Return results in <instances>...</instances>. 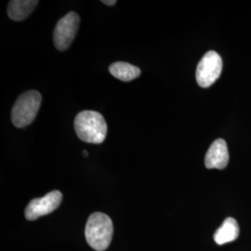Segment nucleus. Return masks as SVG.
<instances>
[{
	"label": "nucleus",
	"instance_id": "obj_5",
	"mask_svg": "<svg viewBox=\"0 0 251 251\" xmlns=\"http://www.w3.org/2000/svg\"><path fill=\"white\" fill-rule=\"evenodd\" d=\"M80 18L77 13L71 11L61 19L56 25L53 33V42L58 50H67L74 41L79 28Z\"/></svg>",
	"mask_w": 251,
	"mask_h": 251
},
{
	"label": "nucleus",
	"instance_id": "obj_8",
	"mask_svg": "<svg viewBox=\"0 0 251 251\" xmlns=\"http://www.w3.org/2000/svg\"><path fill=\"white\" fill-rule=\"evenodd\" d=\"M38 4L36 0H12L8 6V15L9 18L16 22L26 19Z\"/></svg>",
	"mask_w": 251,
	"mask_h": 251
},
{
	"label": "nucleus",
	"instance_id": "obj_4",
	"mask_svg": "<svg viewBox=\"0 0 251 251\" xmlns=\"http://www.w3.org/2000/svg\"><path fill=\"white\" fill-rule=\"evenodd\" d=\"M223 70V60L216 51H207L200 60L197 67L196 77L201 88L212 86L220 77Z\"/></svg>",
	"mask_w": 251,
	"mask_h": 251
},
{
	"label": "nucleus",
	"instance_id": "obj_12",
	"mask_svg": "<svg viewBox=\"0 0 251 251\" xmlns=\"http://www.w3.org/2000/svg\"><path fill=\"white\" fill-rule=\"evenodd\" d=\"M83 155H84V156H88V155H89V153H88L87 151H85V150H84V151H83Z\"/></svg>",
	"mask_w": 251,
	"mask_h": 251
},
{
	"label": "nucleus",
	"instance_id": "obj_6",
	"mask_svg": "<svg viewBox=\"0 0 251 251\" xmlns=\"http://www.w3.org/2000/svg\"><path fill=\"white\" fill-rule=\"evenodd\" d=\"M62 200L63 195L58 190H54L43 198L33 199L25 208V218L28 221H35L39 217L48 215L59 207Z\"/></svg>",
	"mask_w": 251,
	"mask_h": 251
},
{
	"label": "nucleus",
	"instance_id": "obj_11",
	"mask_svg": "<svg viewBox=\"0 0 251 251\" xmlns=\"http://www.w3.org/2000/svg\"><path fill=\"white\" fill-rule=\"evenodd\" d=\"M103 4L107 5V6H114L115 4H117V1L116 0H111V1H108V0H102L101 1Z\"/></svg>",
	"mask_w": 251,
	"mask_h": 251
},
{
	"label": "nucleus",
	"instance_id": "obj_2",
	"mask_svg": "<svg viewBox=\"0 0 251 251\" xmlns=\"http://www.w3.org/2000/svg\"><path fill=\"white\" fill-rule=\"evenodd\" d=\"M114 226L109 216L95 212L90 216L86 228L85 235L87 242L96 251H106L112 241Z\"/></svg>",
	"mask_w": 251,
	"mask_h": 251
},
{
	"label": "nucleus",
	"instance_id": "obj_7",
	"mask_svg": "<svg viewBox=\"0 0 251 251\" xmlns=\"http://www.w3.org/2000/svg\"><path fill=\"white\" fill-rule=\"evenodd\" d=\"M229 162V152L227 144L225 140L218 139L213 142L208 148L205 156V166L206 169L224 170Z\"/></svg>",
	"mask_w": 251,
	"mask_h": 251
},
{
	"label": "nucleus",
	"instance_id": "obj_9",
	"mask_svg": "<svg viewBox=\"0 0 251 251\" xmlns=\"http://www.w3.org/2000/svg\"><path fill=\"white\" fill-rule=\"evenodd\" d=\"M239 235V226L233 218L225 219L224 224L214 233V240L218 245L233 242Z\"/></svg>",
	"mask_w": 251,
	"mask_h": 251
},
{
	"label": "nucleus",
	"instance_id": "obj_1",
	"mask_svg": "<svg viewBox=\"0 0 251 251\" xmlns=\"http://www.w3.org/2000/svg\"><path fill=\"white\" fill-rule=\"evenodd\" d=\"M75 130L81 141L101 144L107 134V124L103 117L95 111L80 112L75 119Z\"/></svg>",
	"mask_w": 251,
	"mask_h": 251
},
{
	"label": "nucleus",
	"instance_id": "obj_3",
	"mask_svg": "<svg viewBox=\"0 0 251 251\" xmlns=\"http://www.w3.org/2000/svg\"><path fill=\"white\" fill-rule=\"evenodd\" d=\"M42 97L36 90L23 93L14 103L11 111V121L16 127L30 125L36 118L41 105Z\"/></svg>",
	"mask_w": 251,
	"mask_h": 251
},
{
	"label": "nucleus",
	"instance_id": "obj_10",
	"mask_svg": "<svg viewBox=\"0 0 251 251\" xmlns=\"http://www.w3.org/2000/svg\"><path fill=\"white\" fill-rule=\"evenodd\" d=\"M109 72L119 80L128 82L140 76L141 69L130 63L117 62L112 63L109 67Z\"/></svg>",
	"mask_w": 251,
	"mask_h": 251
}]
</instances>
